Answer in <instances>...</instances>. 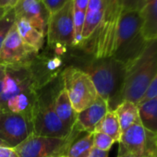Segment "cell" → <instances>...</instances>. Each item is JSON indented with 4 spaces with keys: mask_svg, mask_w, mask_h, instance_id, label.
<instances>
[{
    "mask_svg": "<svg viewBox=\"0 0 157 157\" xmlns=\"http://www.w3.org/2000/svg\"><path fill=\"white\" fill-rule=\"evenodd\" d=\"M152 133L148 132L139 120L124 130L118 141L117 157L123 156H148L151 157Z\"/></svg>",
    "mask_w": 157,
    "mask_h": 157,
    "instance_id": "10",
    "label": "cell"
},
{
    "mask_svg": "<svg viewBox=\"0 0 157 157\" xmlns=\"http://www.w3.org/2000/svg\"><path fill=\"white\" fill-rule=\"evenodd\" d=\"M34 55L21 41L14 24L9 32L0 50V65L4 67L19 66L30 63Z\"/></svg>",
    "mask_w": 157,
    "mask_h": 157,
    "instance_id": "11",
    "label": "cell"
},
{
    "mask_svg": "<svg viewBox=\"0 0 157 157\" xmlns=\"http://www.w3.org/2000/svg\"><path fill=\"white\" fill-rule=\"evenodd\" d=\"M151 157H157V134H153Z\"/></svg>",
    "mask_w": 157,
    "mask_h": 157,
    "instance_id": "31",
    "label": "cell"
},
{
    "mask_svg": "<svg viewBox=\"0 0 157 157\" xmlns=\"http://www.w3.org/2000/svg\"><path fill=\"white\" fill-rule=\"evenodd\" d=\"M82 133V132H81ZM78 134L67 147V157H88L94 147V133L86 132L85 135Z\"/></svg>",
    "mask_w": 157,
    "mask_h": 157,
    "instance_id": "20",
    "label": "cell"
},
{
    "mask_svg": "<svg viewBox=\"0 0 157 157\" xmlns=\"http://www.w3.org/2000/svg\"><path fill=\"white\" fill-rule=\"evenodd\" d=\"M140 121L150 133L157 134V96L138 104Z\"/></svg>",
    "mask_w": 157,
    "mask_h": 157,
    "instance_id": "18",
    "label": "cell"
},
{
    "mask_svg": "<svg viewBox=\"0 0 157 157\" xmlns=\"http://www.w3.org/2000/svg\"><path fill=\"white\" fill-rule=\"evenodd\" d=\"M0 146H8V145H7L1 139H0Z\"/></svg>",
    "mask_w": 157,
    "mask_h": 157,
    "instance_id": "35",
    "label": "cell"
},
{
    "mask_svg": "<svg viewBox=\"0 0 157 157\" xmlns=\"http://www.w3.org/2000/svg\"><path fill=\"white\" fill-rule=\"evenodd\" d=\"M122 132L140 120L138 105L129 101H122L114 110Z\"/></svg>",
    "mask_w": 157,
    "mask_h": 157,
    "instance_id": "21",
    "label": "cell"
},
{
    "mask_svg": "<svg viewBox=\"0 0 157 157\" xmlns=\"http://www.w3.org/2000/svg\"><path fill=\"white\" fill-rule=\"evenodd\" d=\"M94 133V147L105 151H109L114 143L116 142L114 139H112L110 136L102 133V132H93Z\"/></svg>",
    "mask_w": 157,
    "mask_h": 157,
    "instance_id": "24",
    "label": "cell"
},
{
    "mask_svg": "<svg viewBox=\"0 0 157 157\" xmlns=\"http://www.w3.org/2000/svg\"><path fill=\"white\" fill-rule=\"evenodd\" d=\"M123 157H148V156H123Z\"/></svg>",
    "mask_w": 157,
    "mask_h": 157,
    "instance_id": "36",
    "label": "cell"
},
{
    "mask_svg": "<svg viewBox=\"0 0 157 157\" xmlns=\"http://www.w3.org/2000/svg\"><path fill=\"white\" fill-rule=\"evenodd\" d=\"M0 157H20L15 148L10 146H0Z\"/></svg>",
    "mask_w": 157,
    "mask_h": 157,
    "instance_id": "28",
    "label": "cell"
},
{
    "mask_svg": "<svg viewBox=\"0 0 157 157\" xmlns=\"http://www.w3.org/2000/svg\"><path fill=\"white\" fill-rule=\"evenodd\" d=\"M123 10H140L141 0H122Z\"/></svg>",
    "mask_w": 157,
    "mask_h": 157,
    "instance_id": "27",
    "label": "cell"
},
{
    "mask_svg": "<svg viewBox=\"0 0 157 157\" xmlns=\"http://www.w3.org/2000/svg\"><path fill=\"white\" fill-rule=\"evenodd\" d=\"M61 77L64 89L77 114L90 106L99 96L90 76L80 67H66L63 69Z\"/></svg>",
    "mask_w": 157,
    "mask_h": 157,
    "instance_id": "5",
    "label": "cell"
},
{
    "mask_svg": "<svg viewBox=\"0 0 157 157\" xmlns=\"http://www.w3.org/2000/svg\"><path fill=\"white\" fill-rule=\"evenodd\" d=\"M81 69L90 76L98 95L108 103L109 110H115L122 102L126 64L113 57H94Z\"/></svg>",
    "mask_w": 157,
    "mask_h": 157,
    "instance_id": "1",
    "label": "cell"
},
{
    "mask_svg": "<svg viewBox=\"0 0 157 157\" xmlns=\"http://www.w3.org/2000/svg\"><path fill=\"white\" fill-rule=\"evenodd\" d=\"M54 109L61 122L69 130H73L77 118V113L74 111L68 94L67 91L64 89V87L59 91V93L56 96Z\"/></svg>",
    "mask_w": 157,
    "mask_h": 157,
    "instance_id": "17",
    "label": "cell"
},
{
    "mask_svg": "<svg viewBox=\"0 0 157 157\" xmlns=\"http://www.w3.org/2000/svg\"><path fill=\"white\" fill-rule=\"evenodd\" d=\"M16 19L26 20L34 29L46 34L49 14L41 0H19L14 7Z\"/></svg>",
    "mask_w": 157,
    "mask_h": 157,
    "instance_id": "12",
    "label": "cell"
},
{
    "mask_svg": "<svg viewBox=\"0 0 157 157\" xmlns=\"http://www.w3.org/2000/svg\"><path fill=\"white\" fill-rule=\"evenodd\" d=\"M41 1L48 14L51 16L59 11L67 4L68 0H41Z\"/></svg>",
    "mask_w": 157,
    "mask_h": 157,
    "instance_id": "25",
    "label": "cell"
},
{
    "mask_svg": "<svg viewBox=\"0 0 157 157\" xmlns=\"http://www.w3.org/2000/svg\"><path fill=\"white\" fill-rule=\"evenodd\" d=\"M142 35L146 42L157 39V0H141Z\"/></svg>",
    "mask_w": 157,
    "mask_h": 157,
    "instance_id": "15",
    "label": "cell"
},
{
    "mask_svg": "<svg viewBox=\"0 0 157 157\" xmlns=\"http://www.w3.org/2000/svg\"><path fill=\"white\" fill-rule=\"evenodd\" d=\"M73 33V4L72 0H68L59 11L49 16L46 30L48 44L53 46H72Z\"/></svg>",
    "mask_w": 157,
    "mask_h": 157,
    "instance_id": "8",
    "label": "cell"
},
{
    "mask_svg": "<svg viewBox=\"0 0 157 157\" xmlns=\"http://www.w3.org/2000/svg\"><path fill=\"white\" fill-rule=\"evenodd\" d=\"M5 71H6V67L0 65V78L4 77V75H5Z\"/></svg>",
    "mask_w": 157,
    "mask_h": 157,
    "instance_id": "32",
    "label": "cell"
},
{
    "mask_svg": "<svg viewBox=\"0 0 157 157\" xmlns=\"http://www.w3.org/2000/svg\"><path fill=\"white\" fill-rule=\"evenodd\" d=\"M104 13L105 7L103 0H89L82 29V38L84 43L92 39L96 33L103 21Z\"/></svg>",
    "mask_w": 157,
    "mask_h": 157,
    "instance_id": "14",
    "label": "cell"
},
{
    "mask_svg": "<svg viewBox=\"0 0 157 157\" xmlns=\"http://www.w3.org/2000/svg\"><path fill=\"white\" fill-rule=\"evenodd\" d=\"M16 22V16L14 12V9L6 12V14L0 19V50L2 48L4 41L12 28V26Z\"/></svg>",
    "mask_w": 157,
    "mask_h": 157,
    "instance_id": "23",
    "label": "cell"
},
{
    "mask_svg": "<svg viewBox=\"0 0 157 157\" xmlns=\"http://www.w3.org/2000/svg\"><path fill=\"white\" fill-rule=\"evenodd\" d=\"M80 133L74 128L67 138L44 137L32 133L15 150L20 157H59L66 155L70 142Z\"/></svg>",
    "mask_w": 157,
    "mask_h": 157,
    "instance_id": "7",
    "label": "cell"
},
{
    "mask_svg": "<svg viewBox=\"0 0 157 157\" xmlns=\"http://www.w3.org/2000/svg\"><path fill=\"white\" fill-rule=\"evenodd\" d=\"M157 72V39L146 43L140 54L127 65L122 101L139 104Z\"/></svg>",
    "mask_w": 157,
    "mask_h": 157,
    "instance_id": "3",
    "label": "cell"
},
{
    "mask_svg": "<svg viewBox=\"0 0 157 157\" xmlns=\"http://www.w3.org/2000/svg\"><path fill=\"white\" fill-rule=\"evenodd\" d=\"M17 31L23 44L34 54L38 53L44 43V34L34 29L26 20L16 19Z\"/></svg>",
    "mask_w": 157,
    "mask_h": 157,
    "instance_id": "16",
    "label": "cell"
},
{
    "mask_svg": "<svg viewBox=\"0 0 157 157\" xmlns=\"http://www.w3.org/2000/svg\"><path fill=\"white\" fill-rule=\"evenodd\" d=\"M157 96V72L154 76V78H152L151 82L150 83L146 93L144 94L143 97L141 98V100L140 102H142V101H145V100H149V99H151L153 97Z\"/></svg>",
    "mask_w": 157,
    "mask_h": 157,
    "instance_id": "26",
    "label": "cell"
},
{
    "mask_svg": "<svg viewBox=\"0 0 157 157\" xmlns=\"http://www.w3.org/2000/svg\"><path fill=\"white\" fill-rule=\"evenodd\" d=\"M59 157H67L66 155H62V156H59Z\"/></svg>",
    "mask_w": 157,
    "mask_h": 157,
    "instance_id": "37",
    "label": "cell"
},
{
    "mask_svg": "<svg viewBox=\"0 0 157 157\" xmlns=\"http://www.w3.org/2000/svg\"><path fill=\"white\" fill-rule=\"evenodd\" d=\"M3 78H0V96H1V93H2V83H3ZM0 113H1V107H0Z\"/></svg>",
    "mask_w": 157,
    "mask_h": 157,
    "instance_id": "33",
    "label": "cell"
},
{
    "mask_svg": "<svg viewBox=\"0 0 157 157\" xmlns=\"http://www.w3.org/2000/svg\"><path fill=\"white\" fill-rule=\"evenodd\" d=\"M37 92L22 93L10 98L5 105V112L9 111L16 114H24L32 118L33 108L36 100Z\"/></svg>",
    "mask_w": 157,
    "mask_h": 157,
    "instance_id": "19",
    "label": "cell"
},
{
    "mask_svg": "<svg viewBox=\"0 0 157 157\" xmlns=\"http://www.w3.org/2000/svg\"><path fill=\"white\" fill-rule=\"evenodd\" d=\"M6 12H8V11H6V10H1L0 9V19H1L5 14H6Z\"/></svg>",
    "mask_w": 157,
    "mask_h": 157,
    "instance_id": "34",
    "label": "cell"
},
{
    "mask_svg": "<svg viewBox=\"0 0 157 157\" xmlns=\"http://www.w3.org/2000/svg\"><path fill=\"white\" fill-rule=\"evenodd\" d=\"M63 87V80L61 75H59L37 91L36 100L32 112L33 133L35 135L67 138L72 133L73 130H69L61 122L54 109L56 96Z\"/></svg>",
    "mask_w": 157,
    "mask_h": 157,
    "instance_id": "2",
    "label": "cell"
},
{
    "mask_svg": "<svg viewBox=\"0 0 157 157\" xmlns=\"http://www.w3.org/2000/svg\"><path fill=\"white\" fill-rule=\"evenodd\" d=\"M19 0H0V9L9 11L17 5Z\"/></svg>",
    "mask_w": 157,
    "mask_h": 157,
    "instance_id": "29",
    "label": "cell"
},
{
    "mask_svg": "<svg viewBox=\"0 0 157 157\" xmlns=\"http://www.w3.org/2000/svg\"><path fill=\"white\" fill-rule=\"evenodd\" d=\"M33 132L32 118L24 114L9 111L0 113V139L15 148Z\"/></svg>",
    "mask_w": 157,
    "mask_h": 157,
    "instance_id": "9",
    "label": "cell"
},
{
    "mask_svg": "<svg viewBox=\"0 0 157 157\" xmlns=\"http://www.w3.org/2000/svg\"><path fill=\"white\" fill-rule=\"evenodd\" d=\"M105 13L103 21L94 35L93 55L94 58L110 57L119 17L123 11L122 0H103Z\"/></svg>",
    "mask_w": 157,
    "mask_h": 157,
    "instance_id": "6",
    "label": "cell"
},
{
    "mask_svg": "<svg viewBox=\"0 0 157 157\" xmlns=\"http://www.w3.org/2000/svg\"><path fill=\"white\" fill-rule=\"evenodd\" d=\"M141 29L140 10H123L117 26L110 57L123 62L126 66L134 60L147 43Z\"/></svg>",
    "mask_w": 157,
    "mask_h": 157,
    "instance_id": "4",
    "label": "cell"
},
{
    "mask_svg": "<svg viewBox=\"0 0 157 157\" xmlns=\"http://www.w3.org/2000/svg\"><path fill=\"white\" fill-rule=\"evenodd\" d=\"M94 132H102L112 139L115 140L116 142H118L122 134V130L119 125V121L114 110H109L103 119L97 124Z\"/></svg>",
    "mask_w": 157,
    "mask_h": 157,
    "instance_id": "22",
    "label": "cell"
},
{
    "mask_svg": "<svg viewBox=\"0 0 157 157\" xmlns=\"http://www.w3.org/2000/svg\"><path fill=\"white\" fill-rule=\"evenodd\" d=\"M88 157H109V151H105L94 148Z\"/></svg>",
    "mask_w": 157,
    "mask_h": 157,
    "instance_id": "30",
    "label": "cell"
},
{
    "mask_svg": "<svg viewBox=\"0 0 157 157\" xmlns=\"http://www.w3.org/2000/svg\"><path fill=\"white\" fill-rule=\"evenodd\" d=\"M108 111V103L98 96L90 106L77 114L74 129L78 132H94L97 124Z\"/></svg>",
    "mask_w": 157,
    "mask_h": 157,
    "instance_id": "13",
    "label": "cell"
}]
</instances>
